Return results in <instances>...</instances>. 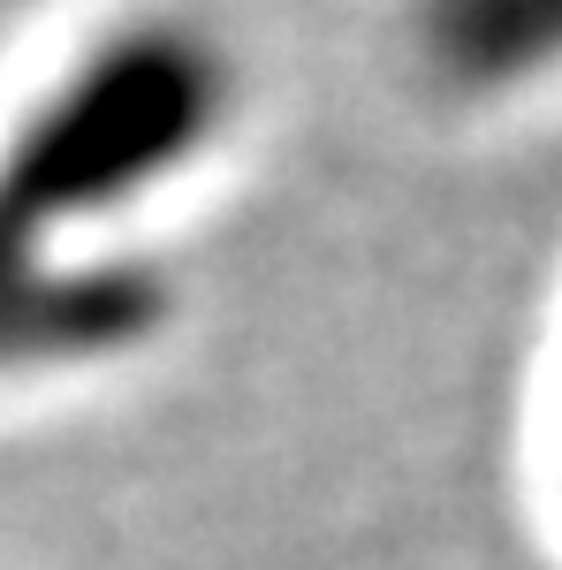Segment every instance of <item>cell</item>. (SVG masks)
Segmentation results:
<instances>
[{
  "mask_svg": "<svg viewBox=\"0 0 562 570\" xmlns=\"http://www.w3.org/2000/svg\"><path fill=\"white\" fill-rule=\"evenodd\" d=\"M220 53L175 23L130 31L77 69L0 160V274L31 259L53 220L168 176L220 122Z\"/></svg>",
  "mask_w": 562,
  "mask_h": 570,
  "instance_id": "cell-1",
  "label": "cell"
},
{
  "mask_svg": "<svg viewBox=\"0 0 562 570\" xmlns=\"http://www.w3.org/2000/svg\"><path fill=\"white\" fill-rule=\"evenodd\" d=\"M160 320V282L145 266H16L0 274V373L99 357Z\"/></svg>",
  "mask_w": 562,
  "mask_h": 570,
  "instance_id": "cell-2",
  "label": "cell"
},
{
  "mask_svg": "<svg viewBox=\"0 0 562 570\" xmlns=\"http://www.w3.org/2000/svg\"><path fill=\"white\" fill-rule=\"evenodd\" d=\"M426 31L464 77H524L562 53V0H433Z\"/></svg>",
  "mask_w": 562,
  "mask_h": 570,
  "instance_id": "cell-3",
  "label": "cell"
}]
</instances>
